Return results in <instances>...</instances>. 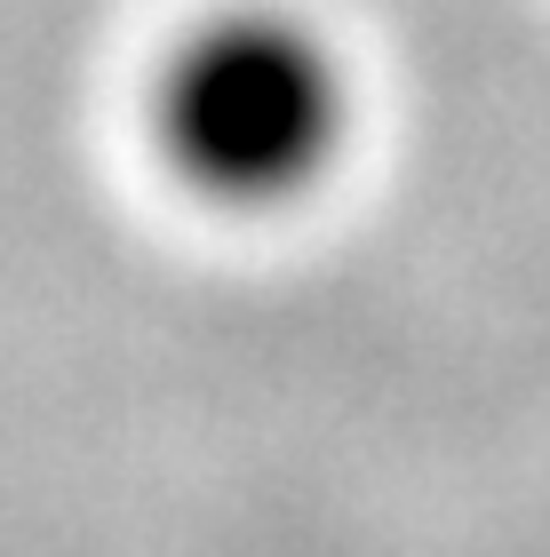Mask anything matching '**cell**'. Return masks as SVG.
<instances>
[{
  "label": "cell",
  "instance_id": "obj_1",
  "mask_svg": "<svg viewBox=\"0 0 550 557\" xmlns=\"http://www.w3.org/2000/svg\"><path fill=\"white\" fill-rule=\"evenodd\" d=\"M343 72L311 24L223 16L168 57L152 88V136L168 168L223 208H280L311 191L343 144Z\"/></svg>",
  "mask_w": 550,
  "mask_h": 557
}]
</instances>
